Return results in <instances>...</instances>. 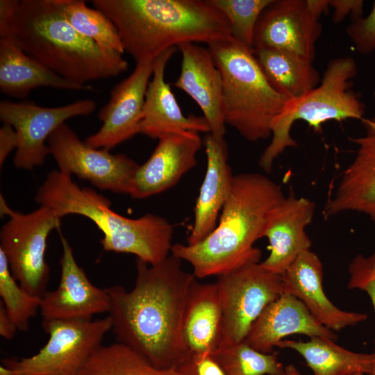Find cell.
Returning a JSON list of instances; mask_svg holds the SVG:
<instances>
[{"label":"cell","mask_w":375,"mask_h":375,"mask_svg":"<svg viewBox=\"0 0 375 375\" xmlns=\"http://www.w3.org/2000/svg\"><path fill=\"white\" fill-rule=\"evenodd\" d=\"M17 328L10 317L3 303L0 301V335L6 340L12 339L17 331Z\"/></svg>","instance_id":"cell-38"},{"label":"cell","mask_w":375,"mask_h":375,"mask_svg":"<svg viewBox=\"0 0 375 375\" xmlns=\"http://www.w3.org/2000/svg\"><path fill=\"white\" fill-rule=\"evenodd\" d=\"M170 254L151 265L136 258L134 287L107 288L108 317L117 342L144 356L156 367L177 369L188 356L183 319L190 287L196 278Z\"/></svg>","instance_id":"cell-1"},{"label":"cell","mask_w":375,"mask_h":375,"mask_svg":"<svg viewBox=\"0 0 375 375\" xmlns=\"http://www.w3.org/2000/svg\"><path fill=\"white\" fill-rule=\"evenodd\" d=\"M18 146V136L14 128L3 124L0 128V167L1 168L8 156Z\"/></svg>","instance_id":"cell-37"},{"label":"cell","mask_w":375,"mask_h":375,"mask_svg":"<svg viewBox=\"0 0 375 375\" xmlns=\"http://www.w3.org/2000/svg\"><path fill=\"white\" fill-rule=\"evenodd\" d=\"M62 253L58 287L41 297L42 321L90 320L93 315L108 312L110 298L107 288L93 285L74 256L66 238L60 235Z\"/></svg>","instance_id":"cell-14"},{"label":"cell","mask_w":375,"mask_h":375,"mask_svg":"<svg viewBox=\"0 0 375 375\" xmlns=\"http://www.w3.org/2000/svg\"><path fill=\"white\" fill-rule=\"evenodd\" d=\"M47 142L60 172L75 174L99 190L128 194L140 167L131 158L88 145L66 123L51 134Z\"/></svg>","instance_id":"cell-11"},{"label":"cell","mask_w":375,"mask_h":375,"mask_svg":"<svg viewBox=\"0 0 375 375\" xmlns=\"http://www.w3.org/2000/svg\"><path fill=\"white\" fill-rule=\"evenodd\" d=\"M360 121L364 133L349 138L357 147L355 157L339 176L322 215L328 219L344 212H356L375 224V117Z\"/></svg>","instance_id":"cell-16"},{"label":"cell","mask_w":375,"mask_h":375,"mask_svg":"<svg viewBox=\"0 0 375 375\" xmlns=\"http://www.w3.org/2000/svg\"><path fill=\"white\" fill-rule=\"evenodd\" d=\"M0 375H19V374L12 368L5 365H3L0 366Z\"/></svg>","instance_id":"cell-39"},{"label":"cell","mask_w":375,"mask_h":375,"mask_svg":"<svg viewBox=\"0 0 375 375\" xmlns=\"http://www.w3.org/2000/svg\"><path fill=\"white\" fill-rule=\"evenodd\" d=\"M315 210L312 201L291 194L270 211L262 232L270 251L260 262L264 269L281 275L301 253L310 249L312 242L306 228L312 220Z\"/></svg>","instance_id":"cell-18"},{"label":"cell","mask_w":375,"mask_h":375,"mask_svg":"<svg viewBox=\"0 0 375 375\" xmlns=\"http://www.w3.org/2000/svg\"><path fill=\"white\" fill-rule=\"evenodd\" d=\"M114 24L124 52L136 62L153 60L186 43L232 38L224 15L209 0H93Z\"/></svg>","instance_id":"cell-4"},{"label":"cell","mask_w":375,"mask_h":375,"mask_svg":"<svg viewBox=\"0 0 375 375\" xmlns=\"http://www.w3.org/2000/svg\"><path fill=\"white\" fill-rule=\"evenodd\" d=\"M374 94H375V92H374Z\"/></svg>","instance_id":"cell-42"},{"label":"cell","mask_w":375,"mask_h":375,"mask_svg":"<svg viewBox=\"0 0 375 375\" xmlns=\"http://www.w3.org/2000/svg\"><path fill=\"white\" fill-rule=\"evenodd\" d=\"M285 371L286 375H302L293 365L285 367Z\"/></svg>","instance_id":"cell-40"},{"label":"cell","mask_w":375,"mask_h":375,"mask_svg":"<svg viewBox=\"0 0 375 375\" xmlns=\"http://www.w3.org/2000/svg\"><path fill=\"white\" fill-rule=\"evenodd\" d=\"M40 87L91 90L90 85L70 81L25 53L8 38H0V90L13 98H26Z\"/></svg>","instance_id":"cell-25"},{"label":"cell","mask_w":375,"mask_h":375,"mask_svg":"<svg viewBox=\"0 0 375 375\" xmlns=\"http://www.w3.org/2000/svg\"><path fill=\"white\" fill-rule=\"evenodd\" d=\"M35 199L60 218L72 214L89 218L102 232L101 244L106 251L133 254L151 265L171 253L174 228L165 218L151 213L137 219L122 216L111 210L108 198L80 187L71 175L59 170L47 174Z\"/></svg>","instance_id":"cell-5"},{"label":"cell","mask_w":375,"mask_h":375,"mask_svg":"<svg viewBox=\"0 0 375 375\" xmlns=\"http://www.w3.org/2000/svg\"><path fill=\"white\" fill-rule=\"evenodd\" d=\"M227 19L232 38L253 51L258 19L272 0H209Z\"/></svg>","instance_id":"cell-32"},{"label":"cell","mask_w":375,"mask_h":375,"mask_svg":"<svg viewBox=\"0 0 375 375\" xmlns=\"http://www.w3.org/2000/svg\"><path fill=\"white\" fill-rule=\"evenodd\" d=\"M8 38L25 53L70 81L117 76L128 63L121 53L101 48L66 19L62 0H16L12 15L0 22Z\"/></svg>","instance_id":"cell-2"},{"label":"cell","mask_w":375,"mask_h":375,"mask_svg":"<svg viewBox=\"0 0 375 375\" xmlns=\"http://www.w3.org/2000/svg\"><path fill=\"white\" fill-rule=\"evenodd\" d=\"M181 72L174 86L188 94L201 110L210 133L216 138L226 133L222 74L208 47L196 43L180 45Z\"/></svg>","instance_id":"cell-19"},{"label":"cell","mask_w":375,"mask_h":375,"mask_svg":"<svg viewBox=\"0 0 375 375\" xmlns=\"http://www.w3.org/2000/svg\"><path fill=\"white\" fill-rule=\"evenodd\" d=\"M222 308L216 282L192 281L187 297L183 336L188 354L213 353L221 343Z\"/></svg>","instance_id":"cell-24"},{"label":"cell","mask_w":375,"mask_h":375,"mask_svg":"<svg viewBox=\"0 0 375 375\" xmlns=\"http://www.w3.org/2000/svg\"><path fill=\"white\" fill-rule=\"evenodd\" d=\"M353 375H365V374H363L362 373H358V374H353Z\"/></svg>","instance_id":"cell-41"},{"label":"cell","mask_w":375,"mask_h":375,"mask_svg":"<svg viewBox=\"0 0 375 375\" xmlns=\"http://www.w3.org/2000/svg\"><path fill=\"white\" fill-rule=\"evenodd\" d=\"M357 74V65L351 57H340L327 64L319 84L306 94L288 99L272 125V140L259 158V166L267 173L287 148L297 147L290 131L293 124L306 122L315 132L331 120L362 119L365 106L351 90V81Z\"/></svg>","instance_id":"cell-7"},{"label":"cell","mask_w":375,"mask_h":375,"mask_svg":"<svg viewBox=\"0 0 375 375\" xmlns=\"http://www.w3.org/2000/svg\"><path fill=\"white\" fill-rule=\"evenodd\" d=\"M207 47L222 76L226 124L249 142L270 137L289 99L271 86L253 50L233 38Z\"/></svg>","instance_id":"cell-6"},{"label":"cell","mask_w":375,"mask_h":375,"mask_svg":"<svg viewBox=\"0 0 375 375\" xmlns=\"http://www.w3.org/2000/svg\"><path fill=\"white\" fill-rule=\"evenodd\" d=\"M348 288L365 292L370 298L375 312V251L369 256L356 255L349 265ZM374 364L372 374L375 375Z\"/></svg>","instance_id":"cell-33"},{"label":"cell","mask_w":375,"mask_h":375,"mask_svg":"<svg viewBox=\"0 0 375 375\" xmlns=\"http://www.w3.org/2000/svg\"><path fill=\"white\" fill-rule=\"evenodd\" d=\"M285 197L281 188L263 174L234 175L212 232L194 244H173L171 253L190 264L198 278L259 262L261 251L254 244L262 238L269 213Z\"/></svg>","instance_id":"cell-3"},{"label":"cell","mask_w":375,"mask_h":375,"mask_svg":"<svg viewBox=\"0 0 375 375\" xmlns=\"http://www.w3.org/2000/svg\"><path fill=\"white\" fill-rule=\"evenodd\" d=\"M153 73V60L136 62L131 74L110 91L108 102L99 110L101 128L85 142L110 150L139 133L146 90Z\"/></svg>","instance_id":"cell-15"},{"label":"cell","mask_w":375,"mask_h":375,"mask_svg":"<svg viewBox=\"0 0 375 375\" xmlns=\"http://www.w3.org/2000/svg\"><path fill=\"white\" fill-rule=\"evenodd\" d=\"M176 369L181 375H227L212 353L188 354Z\"/></svg>","instance_id":"cell-35"},{"label":"cell","mask_w":375,"mask_h":375,"mask_svg":"<svg viewBox=\"0 0 375 375\" xmlns=\"http://www.w3.org/2000/svg\"><path fill=\"white\" fill-rule=\"evenodd\" d=\"M201 145L199 133L194 131L160 137L149 158L136 172L128 194L133 199H144L175 185L196 165Z\"/></svg>","instance_id":"cell-17"},{"label":"cell","mask_w":375,"mask_h":375,"mask_svg":"<svg viewBox=\"0 0 375 375\" xmlns=\"http://www.w3.org/2000/svg\"><path fill=\"white\" fill-rule=\"evenodd\" d=\"M78 375H181L176 369L153 365L131 347L116 342L101 345L90 356Z\"/></svg>","instance_id":"cell-28"},{"label":"cell","mask_w":375,"mask_h":375,"mask_svg":"<svg viewBox=\"0 0 375 375\" xmlns=\"http://www.w3.org/2000/svg\"><path fill=\"white\" fill-rule=\"evenodd\" d=\"M276 347L297 351L314 375H370L374 368L373 353L351 351L325 338H310L307 342L284 339Z\"/></svg>","instance_id":"cell-26"},{"label":"cell","mask_w":375,"mask_h":375,"mask_svg":"<svg viewBox=\"0 0 375 375\" xmlns=\"http://www.w3.org/2000/svg\"><path fill=\"white\" fill-rule=\"evenodd\" d=\"M222 308L220 345L245 340L253 323L283 292L281 275L251 263L223 274L215 281Z\"/></svg>","instance_id":"cell-10"},{"label":"cell","mask_w":375,"mask_h":375,"mask_svg":"<svg viewBox=\"0 0 375 375\" xmlns=\"http://www.w3.org/2000/svg\"><path fill=\"white\" fill-rule=\"evenodd\" d=\"M296 334L338 340L336 333L319 323L299 299L283 291L253 323L244 342L260 352L271 353L279 342Z\"/></svg>","instance_id":"cell-22"},{"label":"cell","mask_w":375,"mask_h":375,"mask_svg":"<svg viewBox=\"0 0 375 375\" xmlns=\"http://www.w3.org/2000/svg\"><path fill=\"white\" fill-rule=\"evenodd\" d=\"M203 144L207 158L206 172L197 199L188 244L200 242L215 229L234 176L228 162V152L224 138H216L208 133L204 138Z\"/></svg>","instance_id":"cell-23"},{"label":"cell","mask_w":375,"mask_h":375,"mask_svg":"<svg viewBox=\"0 0 375 375\" xmlns=\"http://www.w3.org/2000/svg\"><path fill=\"white\" fill-rule=\"evenodd\" d=\"M0 296L17 329L26 331L30 320L40 310L41 298L25 290L14 278L6 257L0 249Z\"/></svg>","instance_id":"cell-31"},{"label":"cell","mask_w":375,"mask_h":375,"mask_svg":"<svg viewBox=\"0 0 375 375\" xmlns=\"http://www.w3.org/2000/svg\"><path fill=\"white\" fill-rule=\"evenodd\" d=\"M329 7L334 8L332 19L335 23L342 22L351 14L353 19L362 17L363 1L361 0H328Z\"/></svg>","instance_id":"cell-36"},{"label":"cell","mask_w":375,"mask_h":375,"mask_svg":"<svg viewBox=\"0 0 375 375\" xmlns=\"http://www.w3.org/2000/svg\"><path fill=\"white\" fill-rule=\"evenodd\" d=\"M95 108L96 103L91 99L58 107L40 106L30 101H1V121L12 126L18 136L13 165L26 170L42 165L50 154L45 142L51 134L68 119L88 115Z\"/></svg>","instance_id":"cell-13"},{"label":"cell","mask_w":375,"mask_h":375,"mask_svg":"<svg viewBox=\"0 0 375 375\" xmlns=\"http://www.w3.org/2000/svg\"><path fill=\"white\" fill-rule=\"evenodd\" d=\"M281 278L283 291L299 299L319 323L334 332L367 319L365 313L343 310L329 300L323 288V265L310 249L301 253Z\"/></svg>","instance_id":"cell-20"},{"label":"cell","mask_w":375,"mask_h":375,"mask_svg":"<svg viewBox=\"0 0 375 375\" xmlns=\"http://www.w3.org/2000/svg\"><path fill=\"white\" fill-rule=\"evenodd\" d=\"M177 49H168L153 60V77L146 90L139 128V133L151 138L159 139L167 134L183 131L210 133L203 117L183 114L170 85L165 81L167 64Z\"/></svg>","instance_id":"cell-21"},{"label":"cell","mask_w":375,"mask_h":375,"mask_svg":"<svg viewBox=\"0 0 375 375\" xmlns=\"http://www.w3.org/2000/svg\"><path fill=\"white\" fill-rule=\"evenodd\" d=\"M212 355L227 375H286L276 352H260L244 341L221 345Z\"/></svg>","instance_id":"cell-30"},{"label":"cell","mask_w":375,"mask_h":375,"mask_svg":"<svg viewBox=\"0 0 375 375\" xmlns=\"http://www.w3.org/2000/svg\"><path fill=\"white\" fill-rule=\"evenodd\" d=\"M347 33L359 53L366 55L375 50V1L367 17L353 19Z\"/></svg>","instance_id":"cell-34"},{"label":"cell","mask_w":375,"mask_h":375,"mask_svg":"<svg viewBox=\"0 0 375 375\" xmlns=\"http://www.w3.org/2000/svg\"><path fill=\"white\" fill-rule=\"evenodd\" d=\"M1 215L10 219L0 231V249L19 285L31 294L42 297L47 291L50 269L45 260L49 233L59 228L60 217L50 208L22 213L12 210L0 195Z\"/></svg>","instance_id":"cell-8"},{"label":"cell","mask_w":375,"mask_h":375,"mask_svg":"<svg viewBox=\"0 0 375 375\" xmlns=\"http://www.w3.org/2000/svg\"><path fill=\"white\" fill-rule=\"evenodd\" d=\"M253 53L271 86L288 99L299 97L320 83L312 62L299 56L271 49H256Z\"/></svg>","instance_id":"cell-27"},{"label":"cell","mask_w":375,"mask_h":375,"mask_svg":"<svg viewBox=\"0 0 375 375\" xmlns=\"http://www.w3.org/2000/svg\"><path fill=\"white\" fill-rule=\"evenodd\" d=\"M328 7V0H272L257 22L253 51H284L312 62L319 18Z\"/></svg>","instance_id":"cell-12"},{"label":"cell","mask_w":375,"mask_h":375,"mask_svg":"<svg viewBox=\"0 0 375 375\" xmlns=\"http://www.w3.org/2000/svg\"><path fill=\"white\" fill-rule=\"evenodd\" d=\"M62 9L67 22L80 34L103 49L124 53L116 27L101 11L80 0H62Z\"/></svg>","instance_id":"cell-29"},{"label":"cell","mask_w":375,"mask_h":375,"mask_svg":"<svg viewBox=\"0 0 375 375\" xmlns=\"http://www.w3.org/2000/svg\"><path fill=\"white\" fill-rule=\"evenodd\" d=\"M47 342L30 357L4 359L3 364L19 375H78L111 331L107 316L95 320L42 321Z\"/></svg>","instance_id":"cell-9"}]
</instances>
